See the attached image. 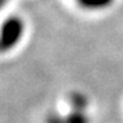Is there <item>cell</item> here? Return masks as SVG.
Masks as SVG:
<instances>
[{"instance_id": "cell-1", "label": "cell", "mask_w": 123, "mask_h": 123, "mask_svg": "<svg viewBox=\"0 0 123 123\" xmlns=\"http://www.w3.org/2000/svg\"><path fill=\"white\" fill-rule=\"evenodd\" d=\"M22 30H24V26H22L21 20L11 18L5 21L0 33V51L13 47L21 38Z\"/></svg>"}, {"instance_id": "cell-2", "label": "cell", "mask_w": 123, "mask_h": 123, "mask_svg": "<svg viewBox=\"0 0 123 123\" xmlns=\"http://www.w3.org/2000/svg\"><path fill=\"white\" fill-rule=\"evenodd\" d=\"M113 0H79L81 7L88 8V9H99L105 8L110 4Z\"/></svg>"}, {"instance_id": "cell-3", "label": "cell", "mask_w": 123, "mask_h": 123, "mask_svg": "<svg viewBox=\"0 0 123 123\" xmlns=\"http://www.w3.org/2000/svg\"><path fill=\"white\" fill-rule=\"evenodd\" d=\"M67 123H88V118L81 113V110H76L71 115L66 118Z\"/></svg>"}, {"instance_id": "cell-4", "label": "cell", "mask_w": 123, "mask_h": 123, "mask_svg": "<svg viewBox=\"0 0 123 123\" xmlns=\"http://www.w3.org/2000/svg\"><path fill=\"white\" fill-rule=\"evenodd\" d=\"M72 102H74V106H75V110H83L84 107H85L86 105V98L84 97V96L81 94H75L74 96V99H72Z\"/></svg>"}, {"instance_id": "cell-5", "label": "cell", "mask_w": 123, "mask_h": 123, "mask_svg": "<svg viewBox=\"0 0 123 123\" xmlns=\"http://www.w3.org/2000/svg\"><path fill=\"white\" fill-rule=\"evenodd\" d=\"M47 123H67V121L59 118V117H56V115H51V117H49Z\"/></svg>"}, {"instance_id": "cell-6", "label": "cell", "mask_w": 123, "mask_h": 123, "mask_svg": "<svg viewBox=\"0 0 123 123\" xmlns=\"http://www.w3.org/2000/svg\"><path fill=\"white\" fill-rule=\"evenodd\" d=\"M4 3H5V0H0V8H1L3 5H4Z\"/></svg>"}]
</instances>
